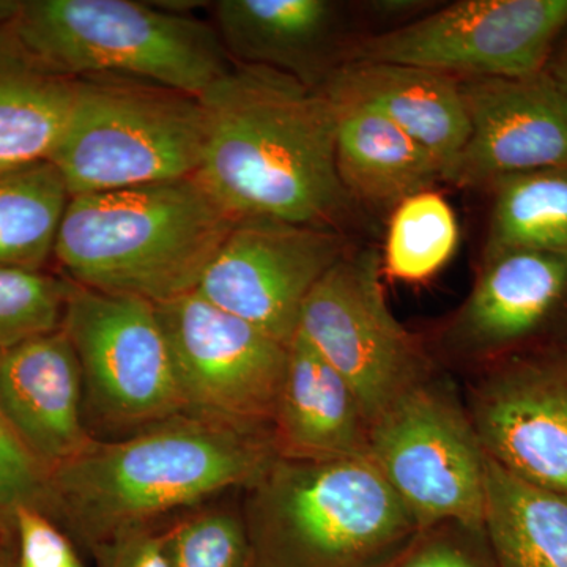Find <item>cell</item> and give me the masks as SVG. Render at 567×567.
I'll return each mask as SVG.
<instances>
[{"label":"cell","mask_w":567,"mask_h":567,"mask_svg":"<svg viewBox=\"0 0 567 567\" xmlns=\"http://www.w3.org/2000/svg\"><path fill=\"white\" fill-rule=\"evenodd\" d=\"M484 528L499 567H567V496L524 483L488 458Z\"/></svg>","instance_id":"cell-22"},{"label":"cell","mask_w":567,"mask_h":567,"mask_svg":"<svg viewBox=\"0 0 567 567\" xmlns=\"http://www.w3.org/2000/svg\"><path fill=\"white\" fill-rule=\"evenodd\" d=\"M11 524L17 537V567H87L76 544L39 507H18Z\"/></svg>","instance_id":"cell-29"},{"label":"cell","mask_w":567,"mask_h":567,"mask_svg":"<svg viewBox=\"0 0 567 567\" xmlns=\"http://www.w3.org/2000/svg\"><path fill=\"white\" fill-rule=\"evenodd\" d=\"M330 102L336 171L353 203L394 208L445 182L434 156L382 112L361 103Z\"/></svg>","instance_id":"cell-20"},{"label":"cell","mask_w":567,"mask_h":567,"mask_svg":"<svg viewBox=\"0 0 567 567\" xmlns=\"http://www.w3.org/2000/svg\"><path fill=\"white\" fill-rule=\"evenodd\" d=\"M456 213L434 189L413 194L391 213L380 256L383 279L423 284L453 259L458 246Z\"/></svg>","instance_id":"cell-25"},{"label":"cell","mask_w":567,"mask_h":567,"mask_svg":"<svg viewBox=\"0 0 567 567\" xmlns=\"http://www.w3.org/2000/svg\"><path fill=\"white\" fill-rule=\"evenodd\" d=\"M462 398L488 461L567 496V350H524L466 374Z\"/></svg>","instance_id":"cell-12"},{"label":"cell","mask_w":567,"mask_h":567,"mask_svg":"<svg viewBox=\"0 0 567 567\" xmlns=\"http://www.w3.org/2000/svg\"><path fill=\"white\" fill-rule=\"evenodd\" d=\"M10 535L14 536L13 525H11L10 522L0 514V555L11 554V551L7 550L6 547L7 537H10Z\"/></svg>","instance_id":"cell-35"},{"label":"cell","mask_w":567,"mask_h":567,"mask_svg":"<svg viewBox=\"0 0 567 567\" xmlns=\"http://www.w3.org/2000/svg\"><path fill=\"white\" fill-rule=\"evenodd\" d=\"M11 32L65 76H118L200 95L233 66L208 22L134 0H22Z\"/></svg>","instance_id":"cell-5"},{"label":"cell","mask_w":567,"mask_h":567,"mask_svg":"<svg viewBox=\"0 0 567 567\" xmlns=\"http://www.w3.org/2000/svg\"><path fill=\"white\" fill-rule=\"evenodd\" d=\"M22 0H0V29L7 28L20 13Z\"/></svg>","instance_id":"cell-33"},{"label":"cell","mask_w":567,"mask_h":567,"mask_svg":"<svg viewBox=\"0 0 567 567\" xmlns=\"http://www.w3.org/2000/svg\"><path fill=\"white\" fill-rule=\"evenodd\" d=\"M487 189L492 210L483 257L567 254V166L506 175Z\"/></svg>","instance_id":"cell-23"},{"label":"cell","mask_w":567,"mask_h":567,"mask_svg":"<svg viewBox=\"0 0 567 567\" xmlns=\"http://www.w3.org/2000/svg\"><path fill=\"white\" fill-rule=\"evenodd\" d=\"M69 279L0 267V353L62 327Z\"/></svg>","instance_id":"cell-27"},{"label":"cell","mask_w":567,"mask_h":567,"mask_svg":"<svg viewBox=\"0 0 567 567\" xmlns=\"http://www.w3.org/2000/svg\"><path fill=\"white\" fill-rule=\"evenodd\" d=\"M71 199L52 162L0 173V267L40 271L54 257Z\"/></svg>","instance_id":"cell-24"},{"label":"cell","mask_w":567,"mask_h":567,"mask_svg":"<svg viewBox=\"0 0 567 567\" xmlns=\"http://www.w3.org/2000/svg\"><path fill=\"white\" fill-rule=\"evenodd\" d=\"M237 221L194 177L82 194L54 257L78 286L162 305L196 290Z\"/></svg>","instance_id":"cell-3"},{"label":"cell","mask_w":567,"mask_h":567,"mask_svg":"<svg viewBox=\"0 0 567 567\" xmlns=\"http://www.w3.org/2000/svg\"><path fill=\"white\" fill-rule=\"evenodd\" d=\"M47 487L48 473L21 445L0 412V514L11 524L21 506L47 513Z\"/></svg>","instance_id":"cell-30"},{"label":"cell","mask_w":567,"mask_h":567,"mask_svg":"<svg viewBox=\"0 0 567 567\" xmlns=\"http://www.w3.org/2000/svg\"><path fill=\"white\" fill-rule=\"evenodd\" d=\"M368 457L420 529L445 522L484 527L487 456L461 386L442 368L372 421Z\"/></svg>","instance_id":"cell-7"},{"label":"cell","mask_w":567,"mask_h":567,"mask_svg":"<svg viewBox=\"0 0 567 567\" xmlns=\"http://www.w3.org/2000/svg\"><path fill=\"white\" fill-rule=\"evenodd\" d=\"M544 71L567 93V40L558 52L551 54Z\"/></svg>","instance_id":"cell-32"},{"label":"cell","mask_w":567,"mask_h":567,"mask_svg":"<svg viewBox=\"0 0 567 567\" xmlns=\"http://www.w3.org/2000/svg\"><path fill=\"white\" fill-rule=\"evenodd\" d=\"M244 492L256 567H390L420 532L369 457H276Z\"/></svg>","instance_id":"cell-4"},{"label":"cell","mask_w":567,"mask_h":567,"mask_svg":"<svg viewBox=\"0 0 567 567\" xmlns=\"http://www.w3.org/2000/svg\"><path fill=\"white\" fill-rule=\"evenodd\" d=\"M297 333L349 383L369 425L440 368L388 306L380 256L371 249L347 251L322 276L306 298Z\"/></svg>","instance_id":"cell-9"},{"label":"cell","mask_w":567,"mask_h":567,"mask_svg":"<svg viewBox=\"0 0 567 567\" xmlns=\"http://www.w3.org/2000/svg\"><path fill=\"white\" fill-rule=\"evenodd\" d=\"M420 2H377L374 9L377 11H385L386 14L391 13H412L420 9Z\"/></svg>","instance_id":"cell-34"},{"label":"cell","mask_w":567,"mask_h":567,"mask_svg":"<svg viewBox=\"0 0 567 567\" xmlns=\"http://www.w3.org/2000/svg\"><path fill=\"white\" fill-rule=\"evenodd\" d=\"M278 457L270 431L185 412L125 439H96L48 473L47 513L81 551L251 486Z\"/></svg>","instance_id":"cell-2"},{"label":"cell","mask_w":567,"mask_h":567,"mask_svg":"<svg viewBox=\"0 0 567 567\" xmlns=\"http://www.w3.org/2000/svg\"><path fill=\"white\" fill-rule=\"evenodd\" d=\"M390 567H499L486 528L445 522L417 532Z\"/></svg>","instance_id":"cell-28"},{"label":"cell","mask_w":567,"mask_h":567,"mask_svg":"<svg viewBox=\"0 0 567 567\" xmlns=\"http://www.w3.org/2000/svg\"><path fill=\"white\" fill-rule=\"evenodd\" d=\"M317 91L382 112L434 156L445 182L468 140L461 80L447 74L395 63H342Z\"/></svg>","instance_id":"cell-17"},{"label":"cell","mask_w":567,"mask_h":567,"mask_svg":"<svg viewBox=\"0 0 567 567\" xmlns=\"http://www.w3.org/2000/svg\"><path fill=\"white\" fill-rule=\"evenodd\" d=\"M155 306L186 412L270 431L289 346L196 290Z\"/></svg>","instance_id":"cell-11"},{"label":"cell","mask_w":567,"mask_h":567,"mask_svg":"<svg viewBox=\"0 0 567 567\" xmlns=\"http://www.w3.org/2000/svg\"><path fill=\"white\" fill-rule=\"evenodd\" d=\"M207 123L196 181L234 218L339 230L352 210L334 162V110L282 71L230 66L199 96Z\"/></svg>","instance_id":"cell-1"},{"label":"cell","mask_w":567,"mask_h":567,"mask_svg":"<svg viewBox=\"0 0 567 567\" xmlns=\"http://www.w3.org/2000/svg\"><path fill=\"white\" fill-rule=\"evenodd\" d=\"M78 81L0 29V173L51 162L69 125Z\"/></svg>","instance_id":"cell-21"},{"label":"cell","mask_w":567,"mask_h":567,"mask_svg":"<svg viewBox=\"0 0 567 567\" xmlns=\"http://www.w3.org/2000/svg\"><path fill=\"white\" fill-rule=\"evenodd\" d=\"M0 567H17V557L11 554L0 555Z\"/></svg>","instance_id":"cell-36"},{"label":"cell","mask_w":567,"mask_h":567,"mask_svg":"<svg viewBox=\"0 0 567 567\" xmlns=\"http://www.w3.org/2000/svg\"><path fill=\"white\" fill-rule=\"evenodd\" d=\"M567 28V0H461L347 44L341 63H395L457 80L543 73Z\"/></svg>","instance_id":"cell-8"},{"label":"cell","mask_w":567,"mask_h":567,"mask_svg":"<svg viewBox=\"0 0 567 567\" xmlns=\"http://www.w3.org/2000/svg\"><path fill=\"white\" fill-rule=\"evenodd\" d=\"M162 528L137 529L93 548L92 567H167Z\"/></svg>","instance_id":"cell-31"},{"label":"cell","mask_w":567,"mask_h":567,"mask_svg":"<svg viewBox=\"0 0 567 567\" xmlns=\"http://www.w3.org/2000/svg\"><path fill=\"white\" fill-rule=\"evenodd\" d=\"M470 133L446 183L488 188L506 175L567 166V93L543 73L461 80Z\"/></svg>","instance_id":"cell-14"},{"label":"cell","mask_w":567,"mask_h":567,"mask_svg":"<svg viewBox=\"0 0 567 567\" xmlns=\"http://www.w3.org/2000/svg\"><path fill=\"white\" fill-rule=\"evenodd\" d=\"M216 32L238 65L264 66L319 89L339 66L330 0H219Z\"/></svg>","instance_id":"cell-18"},{"label":"cell","mask_w":567,"mask_h":567,"mask_svg":"<svg viewBox=\"0 0 567 567\" xmlns=\"http://www.w3.org/2000/svg\"><path fill=\"white\" fill-rule=\"evenodd\" d=\"M567 298V254L483 257L472 292L439 334V352L465 374L524 352Z\"/></svg>","instance_id":"cell-15"},{"label":"cell","mask_w":567,"mask_h":567,"mask_svg":"<svg viewBox=\"0 0 567 567\" xmlns=\"http://www.w3.org/2000/svg\"><path fill=\"white\" fill-rule=\"evenodd\" d=\"M167 567H256L244 514L233 507H203L162 528Z\"/></svg>","instance_id":"cell-26"},{"label":"cell","mask_w":567,"mask_h":567,"mask_svg":"<svg viewBox=\"0 0 567 567\" xmlns=\"http://www.w3.org/2000/svg\"><path fill=\"white\" fill-rule=\"evenodd\" d=\"M347 251L346 238L336 229L271 218L238 219L205 268L196 292L290 346L306 298Z\"/></svg>","instance_id":"cell-13"},{"label":"cell","mask_w":567,"mask_h":567,"mask_svg":"<svg viewBox=\"0 0 567 567\" xmlns=\"http://www.w3.org/2000/svg\"><path fill=\"white\" fill-rule=\"evenodd\" d=\"M76 81L51 158L71 197L196 177L207 136L197 96L128 78Z\"/></svg>","instance_id":"cell-6"},{"label":"cell","mask_w":567,"mask_h":567,"mask_svg":"<svg viewBox=\"0 0 567 567\" xmlns=\"http://www.w3.org/2000/svg\"><path fill=\"white\" fill-rule=\"evenodd\" d=\"M0 412L47 473L95 442L80 361L62 327L0 353Z\"/></svg>","instance_id":"cell-16"},{"label":"cell","mask_w":567,"mask_h":567,"mask_svg":"<svg viewBox=\"0 0 567 567\" xmlns=\"http://www.w3.org/2000/svg\"><path fill=\"white\" fill-rule=\"evenodd\" d=\"M62 328L80 361L85 413L100 423L132 435L186 412L151 301L71 282Z\"/></svg>","instance_id":"cell-10"},{"label":"cell","mask_w":567,"mask_h":567,"mask_svg":"<svg viewBox=\"0 0 567 567\" xmlns=\"http://www.w3.org/2000/svg\"><path fill=\"white\" fill-rule=\"evenodd\" d=\"M369 427L349 383L295 334L270 427L278 457H368Z\"/></svg>","instance_id":"cell-19"}]
</instances>
